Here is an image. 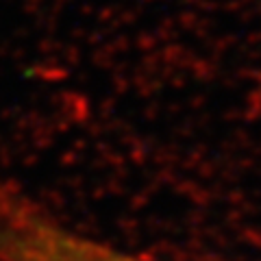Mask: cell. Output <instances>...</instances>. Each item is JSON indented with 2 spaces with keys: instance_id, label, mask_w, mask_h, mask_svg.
Returning <instances> with one entry per match:
<instances>
[{
  "instance_id": "obj_1",
  "label": "cell",
  "mask_w": 261,
  "mask_h": 261,
  "mask_svg": "<svg viewBox=\"0 0 261 261\" xmlns=\"http://www.w3.org/2000/svg\"><path fill=\"white\" fill-rule=\"evenodd\" d=\"M0 261H163L72 228L27 196L0 190Z\"/></svg>"
}]
</instances>
